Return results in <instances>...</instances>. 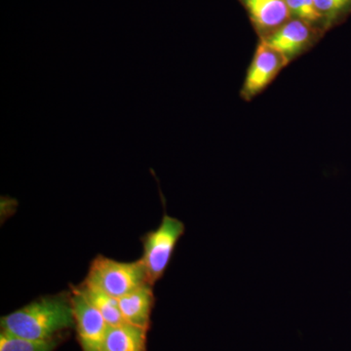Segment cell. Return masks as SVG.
<instances>
[{
  "instance_id": "obj_8",
  "label": "cell",
  "mask_w": 351,
  "mask_h": 351,
  "mask_svg": "<svg viewBox=\"0 0 351 351\" xmlns=\"http://www.w3.org/2000/svg\"><path fill=\"white\" fill-rule=\"evenodd\" d=\"M252 21L262 31H276L291 17L286 0H241Z\"/></svg>"
},
{
  "instance_id": "obj_2",
  "label": "cell",
  "mask_w": 351,
  "mask_h": 351,
  "mask_svg": "<svg viewBox=\"0 0 351 351\" xmlns=\"http://www.w3.org/2000/svg\"><path fill=\"white\" fill-rule=\"evenodd\" d=\"M84 285L120 299L147 283L141 261L124 263L99 255L92 261ZM151 285V284H149Z\"/></svg>"
},
{
  "instance_id": "obj_9",
  "label": "cell",
  "mask_w": 351,
  "mask_h": 351,
  "mask_svg": "<svg viewBox=\"0 0 351 351\" xmlns=\"http://www.w3.org/2000/svg\"><path fill=\"white\" fill-rule=\"evenodd\" d=\"M147 332L126 322L108 326L101 351H147Z\"/></svg>"
},
{
  "instance_id": "obj_11",
  "label": "cell",
  "mask_w": 351,
  "mask_h": 351,
  "mask_svg": "<svg viewBox=\"0 0 351 351\" xmlns=\"http://www.w3.org/2000/svg\"><path fill=\"white\" fill-rule=\"evenodd\" d=\"M64 339L60 338L45 341H29L1 332L0 351H54Z\"/></svg>"
},
{
  "instance_id": "obj_5",
  "label": "cell",
  "mask_w": 351,
  "mask_h": 351,
  "mask_svg": "<svg viewBox=\"0 0 351 351\" xmlns=\"http://www.w3.org/2000/svg\"><path fill=\"white\" fill-rule=\"evenodd\" d=\"M286 61L265 41L258 45L245 80L243 93L252 98L262 92L276 77Z\"/></svg>"
},
{
  "instance_id": "obj_1",
  "label": "cell",
  "mask_w": 351,
  "mask_h": 351,
  "mask_svg": "<svg viewBox=\"0 0 351 351\" xmlns=\"http://www.w3.org/2000/svg\"><path fill=\"white\" fill-rule=\"evenodd\" d=\"M0 325L1 332L29 341L66 339L75 328L71 293L40 298L1 317Z\"/></svg>"
},
{
  "instance_id": "obj_6",
  "label": "cell",
  "mask_w": 351,
  "mask_h": 351,
  "mask_svg": "<svg viewBox=\"0 0 351 351\" xmlns=\"http://www.w3.org/2000/svg\"><path fill=\"white\" fill-rule=\"evenodd\" d=\"M311 38V29L307 23L295 19L286 22L263 39L265 43L286 60L297 55Z\"/></svg>"
},
{
  "instance_id": "obj_3",
  "label": "cell",
  "mask_w": 351,
  "mask_h": 351,
  "mask_svg": "<svg viewBox=\"0 0 351 351\" xmlns=\"http://www.w3.org/2000/svg\"><path fill=\"white\" fill-rule=\"evenodd\" d=\"M184 232L186 226L182 221L164 213L158 228L143 237L144 253L140 261L144 267L147 283L152 286L162 278L178 242Z\"/></svg>"
},
{
  "instance_id": "obj_10",
  "label": "cell",
  "mask_w": 351,
  "mask_h": 351,
  "mask_svg": "<svg viewBox=\"0 0 351 351\" xmlns=\"http://www.w3.org/2000/svg\"><path fill=\"white\" fill-rule=\"evenodd\" d=\"M80 287L90 302L100 311L107 321L108 326H115L125 322L120 311L119 299L110 297L98 289L90 287L83 283L80 284Z\"/></svg>"
},
{
  "instance_id": "obj_4",
  "label": "cell",
  "mask_w": 351,
  "mask_h": 351,
  "mask_svg": "<svg viewBox=\"0 0 351 351\" xmlns=\"http://www.w3.org/2000/svg\"><path fill=\"white\" fill-rule=\"evenodd\" d=\"M75 328L82 351H101L108 324L80 286L71 291Z\"/></svg>"
},
{
  "instance_id": "obj_13",
  "label": "cell",
  "mask_w": 351,
  "mask_h": 351,
  "mask_svg": "<svg viewBox=\"0 0 351 351\" xmlns=\"http://www.w3.org/2000/svg\"><path fill=\"white\" fill-rule=\"evenodd\" d=\"M323 18L332 20L351 8V0H313Z\"/></svg>"
},
{
  "instance_id": "obj_12",
  "label": "cell",
  "mask_w": 351,
  "mask_h": 351,
  "mask_svg": "<svg viewBox=\"0 0 351 351\" xmlns=\"http://www.w3.org/2000/svg\"><path fill=\"white\" fill-rule=\"evenodd\" d=\"M291 16L306 23L317 22L322 19L313 0H286Z\"/></svg>"
},
{
  "instance_id": "obj_7",
  "label": "cell",
  "mask_w": 351,
  "mask_h": 351,
  "mask_svg": "<svg viewBox=\"0 0 351 351\" xmlns=\"http://www.w3.org/2000/svg\"><path fill=\"white\" fill-rule=\"evenodd\" d=\"M154 301V290L149 284H145L120 298L119 308L124 321L128 324L149 331Z\"/></svg>"
}]
</instances>
